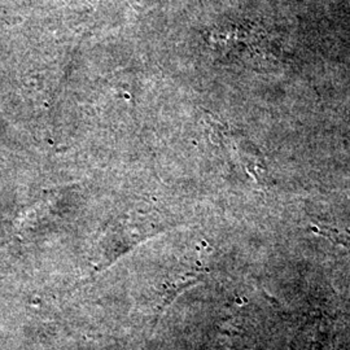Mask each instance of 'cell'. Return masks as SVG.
<instances>
[{
  "mask_svg": "<svg viewBox=\"0 0 350 350\" xmlns=\"http://www.w3.org/2000/svg\"><path fill=\"white\" fill-rule=\"evenodd\" d=\"M313 232L319 237L332 241L334 244L342 247L350 253V222H344L341 225H315L312 227Z\"/></svg>",
  "mask_w": 350,
  "mask_h": 350,
  "instance_id": "7a4b0ae2",
  "label": "cell"
},
{
  "mask_svg": "<svg viewBox=\"0 0 350 350\" xmlns=\"http://www.w3.org/2000/svg\"><path fill=\"white\" fill-rule=\"evenodd\" d=\"M329 331L325 319L315 317L301 327L292 340L291 350H327L329 345Z\"/></svg>",
  "mask_w": 350,
  "mask_h": 350,
  "instance_id": "6da1fadb",
  "label": "cell"
}]
</instances>
